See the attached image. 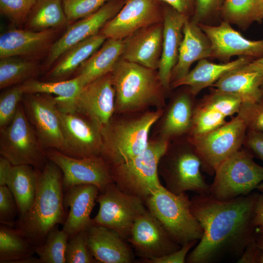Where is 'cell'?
I'll list each match as a JSON object with an SVG mask.
<instances>
[{"mask_svg":"<svg viewBox=\"0 0 263 263\" xmlns=\"http://www.w3.org/2000/svg\"><path fill=\"white\" fill-rule=\"evenodd\" d=\"M258 196L250 193L219 200L210 195L197 194L190 199L191 211L203 235L186 262L211 263L228 257L239 259L258 234L253 217Z\"/></svg>","mask_w":263,"mask_h":263,"instance_id":"1","label":"cell"},{"mask_svg":"<svg viewBox=\"0 0 263 263\" xmlns=\"http://www.w3.org/2000/svg\"><path fill=\"white\" fill-rule=\"evenodd\" d=\"M37 173L36 193L32 205L25 214L18 217L14 226L35 247L44 243L53 227L63 225L68 215L63 204L61 169L48 160Z\"/></svg>","mask_w":263,"mask_h":263,"instance_id":"2","label":"cell"},{"mask_svg":"<svg viewBox=\"0 0 263 263\" xmlns=\"http://www.w3.org/2000/svg\"><path fill=\"white\" fill-rule=\"evenodd\" d=\"M115 92V113L163 109L167 94L157 70L121 58L111 73Z\"/></svg>","mask_w":263,"mask_h":263,"instance_id":"3","label":"cell"},{"mask_svg":"<svg viewBox=\"0 0 263 263\" xmlns=\"http://www.w3.org/2000/svg\"><path fill=\"white\" fill-rule=\"evenodd\" d=\"M164 110L114 114L100 129L103 142L101 156L114 166L140 154L147 147L150 129L161 118Z\"/></svg>","mask_w":263,"mask_h":263,"instance_id":"4","label":"cell"},{"mask_svg":"<svg viewBox=\"0 0 263 263\" xmlns=\"http://www.w3.org/2000/svg\"><path fill=\"white\" fill-rule=\"evenodd\" d=\"M202 163L187 136L170 142L158 165L159 174L170 192L179 194L188 191L209 195L210 185L201 173Z\"/></svg>","mask_w":263,"mask_h":263,"instance_id":"5","label":"cell"},{"mask_svg":"<svg viewBox=\"0 0 263 263\" xmlns=\"http://www.w3.org/2000/svg\"><path fill=\"white\" fill-rule=\"evenodd\" d=\"M170 143L159 137L150 140L140 154L124 163L111 166L114 183L122 191L144 202L162 186L158 165Z\"/></svg>","mask_w":263,"mask_h":263,"instance_id":"6","label":"cell"},{"mask_svg":"<svg viewBox=\"0 0 263 263\" xmlns=\"http://www.w3.org/2000/svg\"><path fill=\"white\" fill-rule=\"evenodd\" d=\"M144 203L181 246L189 242L199 241L202 237L203 229L191 211L190 199L186 192L176 194L162 186Z\"/></svg>","mask_w":263,"mask_h":263,"instance_id":"7","label":"cell"},{"mask_svg":"<svg viewBox=\"0 0 263 263\" xmlns=\"http://www.w3.org/2000/svg\"><path fill=\"white\" fill-rule=\"evenodd\" d=\"M210 194L219 200H228L250 193L263 181V167L253 159L244 147L233 153L217 169Z\"/></svg>","mask_w":263,"mask_h":263,"instance_id":"8","label":"cell"},{"mask_svg":"<svg viewBox=\"0 0 263 263\" xmlns=\"http://www.w3.org/2000/svg\"><path fill=\"white\" fill-rule=\"evenodd\" d=\"M45 150L20 103L12 121L0 128V156L13 165H28L41 170L48 161Z\"/></svg>","mask_w":263,"mask_h":263,"instance_id":"9","label":"cell"},{"mask_svg":"<svg viewBox=\"0 0 263 263\" xmlns=\"http://www.w3.org/2000/svg\"><path fill=\"white\" fill-rule=\"evenodd\" d=\"M247 127L237 114L220 127L203 135L188 138L202 163L201 169L213 175L218 167L243 146Z\"/></svg>","mask_w":263,"mask_h":263,"instance_id":"10","label":"cell"},{"mask_svg":"<svg viewBox=\"0 0 263 263\" xmlns=\"http://www.w3.org/2000/svg\"><path fill=\"white\" fill-rule=\"evenodd\" d=\"M96 201L99 207L93 225L111 228L127 240L135 220L147 209L143 200L122 191L114 183L108 185Z\"/></svg>","mask_w":263,"mask_h":263,"instance_id":"11","label":"cell"},{"mask_svg":"<svg viewBox=\"0 0 263 263\" xmlns=\"http://www.w3.org/2000/svg\"><path fill=\"white\" fill-rule=\"evenodd\" d=\"M57 107L61 112L78 113L101 129L115 113V92L111 73L84 86L74 99L57 102Z\"/></svg>","mask_w":263,"mask_h":263,"instance_id":"12","label":"cell"},{"mask_svg":"<svg viewBox=\"0 0 263 263\" xmlns=\"http://www.w3.org/2000/svg\"><path fill=\"white\" fill-rule=\"evenodd\" d=\"M45 153L62 172L64 192L75 186L93 185L102 193L114 183L111 165L101 156L75 158L54 149H46Z\"/></svg>","mask_w":263,"mask_h":263,"instance_id":"13","label":"cell"},{"mask_svg":"<svg viewBox=\"0 0 263 263\" xmlns=\"http://www.w3.org/2000/svg\"><path fill=\"white\" fill-rule=\"evenodd\" d=\"M21 101L26 115L45 150L54 149L65 154L56 97L45 94H25Z\"/></svg>","mask_w":263,"mask_h":263,"instance_id":"14","label":"cell"},{"mask_svg":"<svg viewBox=\"0 0 263 263\" xmlns=\"http://www.w3.org/2000/svg\"><path fill=\"white\" fill-rule=\"evenodd\" d=\"M127 241L143 262L167 255L181 247L147 208L135 220Z\"/></svg>","mask_w":263,"mask_h":263,"instance_id":"15","label":"cell"},{"mask_svg":"<svg viewBox=\"0 0 263 263\" xmlns=\"http://www.w3.org/2000/svg\"><path fill=\"white\" fill-rule=\"evenodd\" d=\"M163 20V4L158 0H126L100 33L106 38L123 39L142 28Z\"/></svg>","mask_w":263,"mask_h":263,"instance_id":"16","label":"cell"},{"mask_svg":"<svg viewBox=\"0 0 263 263\" xmlns=\"http://www.w3.org/2000/svg\"><path fill=\"white\" fill-rule=\"evenodd\" d=\"M242 103L239 98L211 88L208 94L196 100L187 136H198L223 125L227 117L238 113Z\"/></svg>","mask_w":263,"mask_h":263,"instance_id":"17","label":"cell"},{"mask_svg":"<svg viewBox=\"0 0 263 263\" xmlns=\"http://www.w3.org/2000/svg\"><path fill=\"white\" fill-rule=\"evenodd\" d=\"M66 146L65 154L75 158L101 156L103 142L100 128L75 113L58 109Z\"/></svg>","mask_w":263,"mask_h":263,"instance_id":"18","label":"cell"},{"mask_svg":"<svg viewBox=\"0 0 263 263\" xmlns=\"http://www.w3.org/2000/svg\"><path fill=\"white\" fill-rule=\"evenodd\" d=\"M209 39L211 57L224 62L234 56L257 59L263 57V39L252 40L246 38L234 30L230 24L222 21L219 25H198Z\"/></svg>","mask_w":263,"mask_h":263,"instance_id":"19","label":"cell"},{"mask_svg":"<svg viewBox=\"0 0 263 263\" xmlns=\"http://www.w3.org/2000/svg\"><path fill=\"white\" fill-rule=\"evenodd\" d=\"M125 1L126 0H110L94 13L69 26L51 46L47 65L54 63L76 44L98 33L105 24L120 11Z\"/></svg>","mask_w":263,"mask_h":263,"instance_id":"20","label":"cell"},{"mask_svg":"<svg viewBox=\"0 0 263 263\" xmlns=\"http://www.w3.org/2000/svg\"><path fill=\"white\" fill-rule=\"evenodd\" d=\"M163 31L161 58L157 72L162 84L168 94L170 90V78L178 60L179 48L183 39V30L188 19L170 6L163 3Z\"/></svg>","mask_w":263,"mask_h":263,"instance_id":"21","label":"cell"},{"mask_svg":"<svg viewBox=\"0 0 263 263\" xmlns=\"http://www.w3.org/2000/svg\"><path fill=\"white\" fill-rule=\"evenodd\" d=\"M163 31V22H160L142 28L125 38L121 58L157 70L162 53Z\"/></svg>","mask_w":263,"mask_h":263,"instance_id":"22","label":"cell"},{"mask_svg":"<svg viewBox=\"0 0 263 263\" xmlns=\"http://www.w3.org/2000/svg\"><path fill=\"white\" fill-rule=\"evenodd\" d=\"M87 246L98 263H131L134 260L133 250L116 231L93 225L84 231Z\"/></svg>","mask_w":263,"mask_h":263,"instance_id":"23","label":"cell"},{"mask_svg":"<svg viewBox=\"0 0 263 263\" xmlns=\"http://www.w3.org/2000/svg\"><path fill=\"white\" fill-rule=\"evenodd\" d=\"M180 87L160 118L158 137L169 142L187 136L192 123L196 95L188 86Z\"/></svg>","mask_w":263,"mask_h":263,"instance_id":"24","label":"cell"},{"mask_svg":"<svg viewBox=\"0 0 263 263\" xmlns=\"http://www.w3.org/2000/svg\"><path fill=\"white\" fill-rule=\"evenodd\" d=\"M99 192L98 188L93 185L75 186L64 192V207L66 210L70 209L62 229L69 237L93 225L90 215Z\"/></svg>","mask_w":263,"mask_h":263,"instance_id":"25","label":"cell"},{"mask_svg":"<svg viewBox=\"0 0 263 263\" xmlns=\"http://www.w3.org/2000/svg\"><path fill=\"white\" fill-rule=\"evenodd\" d=\"M183 33L177 62L171 75L170 85L186 75L194 62L211 57L210 41L198 24L188 19Z\"/></svg>","mask_w":263,"mask_h":263,"instance_id":"26","label":"cell"},{"mask_svg":"<svg viewBox=\"0 0 263 263\" xmlns=\"http://www.w3.org/2000/svg\"><path fill=\"white\" fill-rule=\"evenodd\" d=\"M247 56H240L231 61L217 64L206 58L199 60L196 66L181 79L170 85V90L187 86L197 95L202 90L211 87L228 72L242 66L254 60Z\"/></svg>","mask_w":263,"mask_h":263,"instance_id":"27","label":"cell"},{"mask_svg":"<svg viewBox=\"0 0 263 263\" xmlns=\"http://www.w3.org/2000/svg\"><path fill=\"white\" fill-rule=\"evenodd\" d=\"M263 74L243 65L225 74L211 87L239 98L242 103L254 102L263 97Z\"/></svg>","mask_w":263,"mask_h":263,"instance_id":"28","label":"cell"},{"mask_svg":"<svg viewBox=\"0 0 263 263\" xmlns=\"http://www.w3.org/2000/svg\"><path fill=\"white\" fill-rule=\"evenodd\" d=\"M52 30L36 31L13 29L0 36V57L26 55L45 48L53 39Z\"/></svg>","mask_w":263,"mask_h":263,"instance_id":"29","label":"cell"},{"mask_svg":"<svg viewBox=\"0 0 263 263\" xmlns=\"http://www.w3.org/2000/svg\"><path fill=\"white\" fill-rule=\"evenodd\" d=\"M124 48L123 39L107 38L80 66L76 75L83 86L112 72L121 58Z\"/></svg>","mask_w":263,"mask_h":263,"instance_id":"30","label":"cell"},{"mask_svg":"<svg viewBox=\"0 0 263 263\" xmlns=\"http://www.w3.org/2000/svg\"><path fill=\"white\" fill-rule=\"evenodd\" d=\"M106 39L98 33L76 44L62 56L61 59L48 73V77L59 79L70 75L98 50Z\"/></svg>","mask_w":263,"mask_h":263,"instance_id":"31","label":"cell"},{"mask_svg":"<svg viewBox=\"0 0 263 263\" xmlns=\"http://www.w3.org/2000/svg\"><path fill=\"white\" fill-rule=\"evenodd\" d=\"M37 176V170L31 166H13L6 186L16 200L18 217L25 214L32 205L36 193Z\"/></svg>","mask_w":263,"mask_h":263,"instance_id":"32","label":"cell"},{"mask_svg":"<svg viewBox=\"0 0 263 263\" xmlns=\"http://www.w3.org/2000/svg\"><path fill=\"white\" fill-rule=\"evenodd\" d=\"M220 18L244 30L263 20V8L260 0H224Z\"/></svg>","mask_w":263,"mask_h":263,"instance_id":"33","label":"cell"},{"mask_svg":"<svg viewBox=\"0 0 263 263\" xmlns=\"http://www.w3.org/2000/svg\"><path fill=\"white\" fill-rule=\"evenodd\" d=\"M35 246L15 227L0 224V263L15 261L33 256Z\"/></svg>","mask_w":263,"mask_h":263,"instance_id":"34","label":"cell"},{"mask_svg":"<svg viewBox=\"0 0 263 263\" xmlns=\"http://www.w3.org/2000/svg\"><path fill=\"white\" fill-rule=\"evenodd\" d=\"M28 21L31 30L39 31L60 27L68 21L62 0H37Z\"/></svg>","mask_w":263,"mask_h":263,"instance_id":"35","label":"cell"},{"mask_svg":"<svg viewBox=\"0 0 263 263\" xmlns=\"http://www.w3.org/2000/svg\"><path fill=\"white\" fill-rule=\"evenodd\" d=\"M25 94H45L56 95L57 101L66 102L74 99L84 87L77 76L63 81L44 82L30 79L21 84Z\"/></svg>","mask_w":263,"mask_h":263,"instance_id":"36","label":"cell"},{"mask_svg":"<svg viewBox=\"0 0 263 263\" xmlns=\"http://www.w3.org/2000/svg\"><path fill=\"white\" fill-rule=\"evenodd\" d=\"M37 64L17 56L6 57L0 60V88L11 87L32 79L37 72Z\"/></svg>","mask_w":263,"mask_h":263,"instance_id":"37","label":"cell"},{"mask_svg":"<svg viewBox=\"0 0 263 263\" xmlns=\"http://www.w3.org/2000/svg\"><path fill=\"white\" fill-rule=\"evenodd\" d=\"M58 225L53 227L48 232L44 243L35 248L40 263H65V252L69 238Z\"/></svg>","mask_w":263,"mask_h":263,"instance_id":"38","label":"cell"},{"mask_svg":"<svg viewBox=\"0 0 263 263\" xmlns=\"http://www.w3.org/2000/svg\"><path fill=\"white\" fill-rule=\"evenodd\" d=\"M25 93L21 84L6 90L0 95V128L9 124L15 117Z\"/></svg>","mask_w":263,"mask_h":263,"instance_id":"39","label":"cell"},{"mask_svg":"<svg viewBox=\"0 0 263 263\" xmlns=\"http://www.w3.org/2000/svg\"><path fill=\"white\" fill-rule=\"evenodd\" d=\"M65 263H97L87 246L84 231L69 237L65 252Z\"/></svg>","mask_w":263,"mask_h":263,"instance_id":"40","label":"cell"},{"mask_svg":"<svg viewBox=\"0 0 263 263\" xmlns=\"http://www.w3.org/2000/svg\"><path fill=\"white\" fill-rule=\"evenodd\" d=\"M110 0H62L68 20L83 19L94 13Z\"/></svg>","mask_w":263,"mask_h":263,"instance_id":"41","label":"cell"},{"mask_svg":"<svg viewBox=\"0 0 263 263\" xmlns=\"http://www.w3.org/2000/svg\"><path fill=\"white\" fill-rule=\"evenodd\" d=\"M224 0H194V9L190 19L193 23L209 24V21L220 18Z\"/></svg>","mask_w":263,"mask_h":263,"instance_id":"42","label":"cell"},{"mask_svg":"<svg viewBox=\"0 0 263 263\" xmlns=\"http://www.w3.org/2000/svg\"><path fill=\"white\" fill-rule=\"evenodd\" d=\"M238 115L247 129L263 132V97L254 102L242 103Z\"/></svg>","mask_w":263,"mask_h":263,"instance_id":"43","label":"cell"},{"mask_svg":"<svg viewBox=\"0 0 263 263\" xmlns=\"http://www.w3.org/2000/svg\"><path fill=\"white\" fill-rule=\"evenodd\" d=\"M37 0H0L1 14L14 22L23 21L32 11Z\"/></svg>","mask_w":263,"mask_h":263,"instance_id":"44","label":"cell"},{"mask_svg":"<svg viewBox=\"0 0 263 263\" xmlns=\"http://www.w3.org/2000/svg\"><path fill=\"white\" fill-rule=\"evenodd\" d=\"M19 210L16 200L7 186H0V223L14 226Z\"/></svg>","mask_w":263,"mask_h":263,"instance_id":"45","label":"cell"},{"mask_svg":"<svg viewBox=\"0 0 263 263\" xmlns=\"http://www.w3.org/2000/svg\"><path fill=\"white\" fill-rule=\"evenodd\" d=\"M243 146L263 161V132L247 129Z\"/></svg>","mask_w":263,"mask_h":263,"instance_id":"46","label":"cell"},{"mask_svg":"<svg viewBox=\"0 0 263 263\" xmlns=\"http://www.w3.org/2000/svg\"><path fill=\"white\" fill-rule=\"evenodd\" d=\"M198 241L186 243L178 250L163 257L143 262L147 263H184L191 249L195 246Z\"/></svg>","mask_w":263,"mask_h":263,"instance_id":"47","label":"cell"},{"mask_svg":"<svg viewBox=\"0 0 263 263\" xmlns=\"http://www.w3.org/2000/svg\"><path fill=\"white\" fill-rule=\"evenodd\" d=\"M174 8L179 13L190 19L194 9V0H157Z\"/></svg>","mask_w":263,"mask_h":263,"instance_id":"48","label":"cell"},{"mask_svg":"<svg viewBox=\"0 0 263 263\" xmlns=\"http://www.w3.org/2000/svg\"><path fill=\"white\" fill-rule=\"evenodd\" d=\"M255 240L246 247L241 256L238 260V263H258L260 251L256 244Z\"/></svg>","mask_w":263,"mask_h":263,"instance_id":"49","label":"cell"},{"mask_svg":"<svg viewBox=\"0 0 263 263\" xmlns=\"http://www.w3.org/2000/svg\"><path fill=\"white\" fill-rule=\"evenodd\" d=\"M253 224L257 234L263 233V194L258 196L254 210Z\"/></svg>","mask_w":263,"mask_h":263,"instance_id":"50","label":"cell"},{"mask_svg":"<svg viewBox=\"0 0 263 263\" xmlns=\"http://www.w3.org/2000/svg\"><path fill=\"white\" fill-rule=\"evenodd\" d=\"M13 165L6 158L0 157V186H6L11 174Z\"/></svg>","mask_w":263,"mask_h":263,"instance_id":"51","label":"cell"},{"mask_svg":"<svg viewBox=\"0 0 263 263\" xmlns=\"http://www.w3.org/2000/svg\"><path fill=\"white\" fill-rule=\"evenodd\" d=\"M244 67L248 70L258 72L263 74V57L255 59L244 65Z\"/></svg>","mask_w":263,"mask_h":263,"instance_id":"52","label":"cell"},{"mask_svg":"<svg viewBox=\"0 0 263 263\" xmlns=\"http://www.w3.org/2000/svg\"><path fill=\"white\" fill-rule=\"evenodd\" d=\"M256 243L260 251L259 263H263V233H258Z\"/></svg>","mask_w":263,"mask_h":263,"instance_id":"53","label":"cell"},{"mask_svg":"<svg viewBox=\"0 0 263 263\" xmlns=\"http://www.w3.org/2000/svg\"><path fill=\"white\" fill-rule=\"evenodd\" d=\"M258 189L262 192L263 194V183H261L257 188Z\"/></svg>","mask_w":263,"mask_h":263,"instance_id":"54","label":"cell"},{"mask_svg":"<svg viewBox=\"0 0 263 263\" xmlns=\"http://www.w3.org/2000/svg\"><path fill=\"white\" fill-rule=\"evenodd\" d=\"M262 4V6H263V0H260Z\"/></svg>","mask_w":263,"mask_h":263,"instance_id":"55","label":"cell"},{"mask_svg":"<svg viewBox=\"0 0 263 263\" xmlns=\"http://www.w3.org/2000/svg\"><path fill=\"white\" fill-rule=\"evenodd\" d=\"M261 88L263 90V83H262V84L261 85Z\"/></svg>","mask_w":263,"mask_h":263,"instance_id":"56","label":"cell"}]
</instances>
